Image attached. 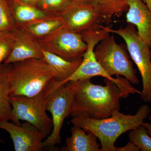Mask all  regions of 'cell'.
Masks as SVG:
<instances>
[{
    "instance_id": "cell-1",
    "label": "cell",
    "mask_w": 151,
    "mask_h": 151,
    "mask_svg": "<svg viewBox=\"0 0 151 151\" xmlns=\"http://www.w3.org/2000/svg\"><path fill=\"white\" fill-rule=\"evenodd\" d=\"M104 86L93 84L90 78L67 82L74 94L70 116L101 119L120 111L121 90L111 80L104 78Z\"/></svg>"
},
{
    "instance_id": "cell-2",
    "label": "cell",
    "mask_w": 151,
    "mask_h": 151,
    "mask_svg": "<svg viewBox=\"0 0 151 151\" xmlns=\"http://www.w3.org/2000/svg\"><path fill=\"white\" fill-rule=\"evenodd\" d=\"M150 110L148 105H143L134 115H126L116 110L109 118L96 119L78 116L73 117L71 122L94 134L101 144L100 151H117L118 147L115 144L117 139L126 132L142 125Z\"/></svg>"
},
{
    "instance_id": "cell-3",
    "label": "cell",
    "mask_w": 151,
    "mask_h": 151,
    "mask_svg": "<svg viewBox=\"0 0 151 151\" xmlns=\"http://www.w3.org/2000/svg\"><path fill=\"white\" fill-rule=\"evenodd\" d=\"M54 70L44 58L11 64L8 72L10 96H35L55 79Z\"/></svg>"
},
{
    "instance_id": "cell-4",
    "label": "cell",
    "mask_w": 151,
    "mask_h": 151,
    "mask_svg": "<svg viewBox=\"0 0 151 151\" xmlns=\"http://www.w3.org/2000/svg\"><path fill=\"white\" fill-rule=\"evenodd\" d=\"M81 34L83 40L87 44V49L83 54V60L78 68L71 76L63 81L61 85L69 81L91 79L94 76H100L115 83L121 90L124 98L128 97L130 94H140L141 92L133 87L127 79L121 76L113 78L107 73L97 61L94 52L95 47L101 41L110 35V33L105 27L87 31Z\"/></svg>"
},
{
    "instance_id": "cell-5",
    "label": "cell",
    "mask_w": 151,
    "mask_h": 151,
    "mask_svg": "<svg viewBox=\"0 0 151 151\" xmlns=\"http://www.w3.org/2000/svg\"><path fill=\"white\" fill-rule=\"evenodd\" d=\"M58 87L57 81L54 79L44 90L35 96H11V121L17 125L21 124V121L29 122L48 137L52 131L53 124L52 119L47 114V103Z\"/></svg>"
},
{
    "instance_id": "cell-6",
    "label": "cell",
    "mask_w": 151,
    "mask_h": 151,
    "mask_svg": "<svg viewBox=\"0 0 151 151\" xmlns=\"http://www.w3.org/2000/svg\"><path fill=\"white\" fill-rule=\"evenodd\" d=\"M108 32L116 34L125 41L128 52L139 69L143 89L141 98L145 103L151 102V48L140 37L134 25L129 24L126 27L118 29L106 27Z\"/></svg>"
},
{
    "instance_id": "cell-7",
    "label": "cell",
    "mask_w": 151,
    "mask_h": 151,
    "mask_svg": "<svg viewBox=\"0 0 151 151\" xmlns=\"http://www.w3.org/2000/svg\"><path fill=\"white\" fill-rule=\"evenodd\" d=\"M94 54L97 61L111 76H123L132 84H139L137 70L130 60L129 54L113 35L108 36L95 47Z\"/></svg>"
},
{
    "instance_id": "cell-8",
    "label": "cell",
    "mask_w": 151,
    "mask_h": 151,
    "mask_svg": "<svg viewBox=\"0 0 151 151\" xmlns=\"http://www.w3.org/2000/svg\"><path fill=\"white\" fill-rule=\"evenodd\" d=\"M73 100V90L68 83L58 86L49 97L46 110L51 113L53 127L50 134L43 141L44 150H60L55 145L61 143L60 131L64 120L70 116Z\"/></svg>"
},
{
    "instance_id": "cell-9",
    "label": "cell",
    "mask_w": 151,
    "mask_h": 151,
    "mask_svg": "<svg viewBox=\"0 0 151 151\" xmlns=\"http://www.w3.org/2000/svg\"><path fill=\"white\" fill-rule=\"evenodd\" d=\"M36 39L41 49L67 60L82 58L87 48L81 33L63 27L47 36Z\"/></svg>"
},
{
    "instance_id": "cell-10",
    "label": "cell",
    "mask_w": 151,
    "mask_h": 151,
    "mask_svg": "<svg viewBox=\"0 0 151 151\" xmlns=\"http://www.w3.org/2000/svg\"><path fill=\"white\" fill-rule=\"evenodd\" d=\"M59 15L63 19V27L79 33L102 28L101 24L105 22L92 4L71 2Z\"/></svg>"
},
{
    "instance_id": "cell-11",
    "label": "cell",
    "mask_w": 151,
    "mask_h": 151,
    "mask_svg": "<svg viewBox=\"0 0 151 151\" xmlns=\"http://www.w3.org/2000/svg\"><path fill=\"white\" fill-rule=\"evenodd\" d=\"M0 129L9 134L15 151H41L44 150V139L47 136L29 122L17 125L9 121H4L0 122Z\"/></svg>"
},
{
    "instance_id": "cell-12",
    "label": "cell",
    "mask_w": 151,
    "mask_h": 151,
    "mask_svg": "<svg viewBox=\"0 0 151 151\" xmlns=\"http://www.w3.org/2000/svg\"><path fill=\"white\" fill-rule=\"evenodd\" d=\"M15 40L10 53L4 63L11 64L32 58H43L36 39L28 32L17 27L13 32Z\"/></svg>"
},
{
    "instance_id": "cell-13",
    "label": "cell",
    "mask_w": 151,
    "mask_h": 151,
    "mask_svg": "<svg viewBox=\"0 0 151 151\" xmlns=\"http://www.w3.org/2000/svg\"><path fill=\"white\" fill-rule=\"evenodd\" d=\"M127 22L135 26L140 37L151 48V11L142 0H127Z\"/></svg>"
},
{
    "instance_id": "cell-14",
    "label": "cell",
    "mask_w": 151,
    "mask_h": 151,
    "mask_svg": "<svg viewBox=\"0 0 151 151\" xmlns=\"http://www.w3.org/2000/svg\"><path fill=\"white\" fill-rule=\"evenodd\" d=\"M71 134L66 138L62 151H100L97 138L92 132H87L81 127L73 125L70 129Z\"/></svg>"
},
{
    "instance_id": "cell-15",
    "label": "cell",
    "mask_w": 151,
    "mask_h": 151,
    "mask_svg": "<svg viewBox=\"0 0 151 151\" xmlns=\"http://www.w3.org/2000/svg\"><path fill=\"white\" fill-rule=\"evenodd\" d=\"M44 59L54 70L58 86L71 76L81 64L83 58L69 60L51 52L41 49Z\"/></svg>"
},
{
    "instance_id": "cell-16",
    "label": "cell",
    "mask_w": 151,
    "mask_h": 151,
    "mask_svg": "<svg viewBox=\"0 0 151 151\" xmlns=\"http://www.w3.org/2000/svg\"><path fill=\"white\" fill-rule=\"evenodd\" d=\"M7 1L17 27L54 15L47 13L35 6L26 4L17 0Z\"/></svg>"
},
{
    "instance_id": "cell-17",
    "label": "cell",
    "mask_w": 151,
    "mask_h": 151,
    "mask_svg": "<svg viewBox=\"0 0 151 151\" xmlns=\"http://www.w3.org/2000/svg\"><path fill=\"white\" fill-rule=\"evenodd\" d=\"M64 26L62 18L54 15L18 27L24 30L35 39L45 37Z\"/></svg>"
},
{
    "instance_id": "cell-18",
    "label": "cell",
    "mask_w": 151,
    "mask_h": 151,
    "mask_svg": "<svg viewBox=\"0 0 151 151\" xmlns=\"http://www.w3.org/2000/svg\"><path fill=\"white\" fill-rule=\"evenodd\" d=\"M11 64L2 63L0 65V122L12 119L8 72Z\"/></svg>"
},
{
    "instance_id": "cell-19",
    "label": "cell",
    "mask_w": 151,
    "mask_h": 151,
    "mask_svg": "<svg viewBox=\"0 0 151 151\" xmlns=\"http://www.w3.org/2000/svg\"><path fill=\"white\" fill-rule=\"evenodd\" d=\"M92 4L106 22H110L114 17H120L128 9L127 0H92Z\"/></svg>"
},
{
    "instance_id": "cell-20",
    "label": "cell",
    "mask_w": 151,
    "mask_h": 151,
    "mask_svg": "<svg viewBox=\"0 0 151 151\" xmlns=\"http://www.w3.org/2000/svg\"><path fill=\"white\" fill-rule=\"evenodd\" d=\"M129 139L141 151H151V137L143 125L137 129L131 130Z\"/></svg>"
},
{
    "instance_id": "cell-21",
    "label": "cell",
    "mask_w": 151,
    "mask_h": 151,
    "mask_svg": "<svg viewBox=\"0 0 151 151\" xmlns=\"http://www.w3.org/2000/svg\"><path fill=\"white\" fill-rule=\"evenodd\" d=\"M16 27L7 0H0V31L13 32Z\"/></svg>"
},
{
    "instance_id": "cell-22",
    "label": "cell",
    "mask_w": 151,
    "mask_h": 151,
    "mask_svg": "<svg viewBox=\"0 0 151 151\" xmlns=\"http://www.w3.org/2000/svg\"><path fill=\"white\" fill-rule=\"evenodd\" d=\"M72 0H40L36 6L50 15H58L62 12Z\"/></svg>"
},
{
    "instance_id": "cell-23",
    "label": "cell",
    "mask_w": 151,
    "mask_h": 151,
    "mask_svg": "<svg viewBox=\"0 0 151 151\" xmlns=\"http://www.w3.org/2000/svg\"><path fill=\"white\" fill-rule=\"evenodd\" d=\"M15 40L14 32L0 31V65L10 53Z\"/></svg>"
},
{
    "instance_id": "cell-24",
    "label": "cell",
    "mask_w": 151,
    "mask_h": 151,
    "mask_svg": "<svg viewBox=\"0 0 151 151\" xmlns=\"http://www.w3.org/2000/svg\"><path fill=\"white\" fill-rule=\"evenodd\" d=\"M140 149L137 146L135 145L132 142H130L127 144V145L118 147L117 151H139Z\"/></svg>"
},
{
    "instance_id": "cell-25",
    "label": "cell",
    "mask_w": 151,
    "mask_h": 151,
    "mask_svg": "<svg viewBox=\"0 0 151 151\" xmlns=\"http://www.w3.org/2000/svg\"><path fill=\"white\" fill-rule=\"evenodd\" d=\"M20 2L32 6H36L40 0H17Z\"/></svg>"
},
{
    "instance_id": "cell-26",
    "label": "cell",
    "mask_w": 151,
    "mask_h": 151,
    "mask_svg": "<svg viewBox=\"0 0 151 151\" xmlns=\"http://www.w3.org/2000/svg\"><path fill=\"white\" fill-rule=\"evenodd\" d=\"M149 119L150 121V123H144L142 125L145 127L147 132L148 134L150 135V137H151V109L150 111Z\"/></svg>"
},
{
    "instance_id": "cell-27",
    "label": "cell",
    "mask_w": 151,
    "mask_h": 151,
    "mask_svg": "<svg viewBox=\"0 0 151 151\" xmlns=\"http://www.w3.org/2000/svg\"><path fill=\"white\" fill-rule=\"evenodd\" d=\"M72 2L80 4H92V0H72Z\"/></svg>"
},
{
    "instance_id": "cell-28",
    "label": "cell",
    "mask_w": 151,
    "mask_h": 151,
    "mask_svg": "<svg viewBox=\"0 0 151 151\" xmlns=\"http://www.w3.org/2000/svg\"><path fill=\"white\" fill-rule=\"evenodd\" d=\"M143 1L151 11V0H143Z\"/></svg>"
},
{
    "instance_id": "cell-29",
    "label": "cell",
    "mask_w": 151,
    "mask_h": 151,
    "mask_svg": "<svg viewBox=\"0 0 151 151\" xmlns=\"http://www.w3.org/2000/svg\"><path fill=\"white\" fill-rule=\"evenodd\" d=\"M0 142L1 143H4V141L3 140V139H2L1 138H0Z\"/></svg>"
}]
</instances>
